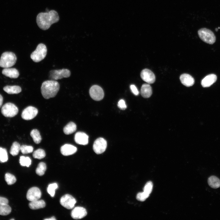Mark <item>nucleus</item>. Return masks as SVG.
<instances>
[{
	"label": "nucleus",
	"mask_w": 220,
	"mask_h": 220,
	"mask_svg": "<svg viewBox=\"0 0 220 220\" xmlns=\"http://www.w3.org/2000/svg\"><path fill=\"white\" fill-rule=\"evenodd\" d=\"M59 17L58 13L54 10L48 12H41L36 17V23L39 28L46 30L50 28L51 25L58 22Z\"/></svg>",
	"instance_id": "nucleus-1"
},
{
	"label": "nucleus",
	"mask_w": 220,
	"mask_h": 220,
	"mask_svg": "<svg viewBox=\"0 0 220 220\" xmlns=\"http://www.w3.org/2000/svg\"><path fill=\"white\" fill-rule=\"evenodd\" d=\"M60 89L59 83L54 80L44 82L41 87V92L43 97L46 99L54 97Z\"/></svg>",
	"instance_id": "nucleus-2"
},
{
	"label": "nucleus",
	"mask_w": 220,
	"mask_h": 220,
	"mask_svg": "<svg viewBox=\"0 0 220 220\" xmlns=\"http://www.w3.org/2000/svg\"><path fill=\"white\" fill-rule=\"evenodd\" d=\"M16 59V56L14 53L9 52H4L0 58V67L5 68H10L15 64Z\"/></svg>",
	"instance_id": "nucleus-3"
},
{
	"label": "nucleus",
	"mask_w": 220,
	"mask_h": 220,
	"mask_svg": "<svg viewBox=\"0 0 220 220\" xmlns=\"http://www.w3.org/2000/svg\"><path fill=\"white\" fill-rule=\"evenodd\" d=\"M47 52L46 47L43 43H40L35 50L31 54L30 57L35 62H38L43 60L46 57Z\"/></svg>",
	"instance_id": "nucleus-4"
},
{
	"label": "nucleus",
	"mask_w": 220,
	"mask_h": 220,
	"mask_svg": "<svg viewBox=\"0 0 220 220\" xmlns=\"http://www.w3.org/2000/svg\"><path fill=\"white\" fill-rule=\"evenodd\" d=\"M200 38L204 42L209 44H213L215 41L216 37L214 33L206 28H202L198 31Z\"/></svg>",
	"instance_id": "nucleus-5"
},
{
	"label": "nucleus",
	"mask_w": 220,
	"mask_h": 220,
	"mask_svg": "<svg viewBox=\"0 0 220 220\" xmlns=\"http://www.w3.org/2000/svg\"><path fill=\"white\" fill-rule=\"evenodd\" d=\"M1 111L2 114L5 117H12L17 114L18 109L14 104L9 102L5 104L2 106Z\"/></svg>",
	"instance_id": "nucleus-6"
},
{
	"label": "nucleus",
	"mask_w": 220,
	"mask_h": 220,
	"mask_svg": "<svg viewBox=\"0 0 220 220\" xmlns=\"http://www.w3.org/2000/svg\"><path fill=\"white\" fill-rule=\"evenodd\" d=\"M71 75L70 71L67 69L52 70L50 72V77L52 80H57L68 78Z\"/></svg>",
	"instance_id": "nucleus-7"
},
{
	"label": "nucleus",
	"mask_w": 220,
	"mask_h": 220,
	"mask_svg": "<svg viewBox=\"0 0 220 220\" xmlns=\"http://www.w3.org/2000/svg\"><path fill=\"white\" fill-rule=\"evenodd\" d=\"M91 97L94 100L99 101L103 99L104 93L102 89L99 86L94 85L92 86L89 90Z\"/></svg>",
	"instance_id": "nucleus-8"
},
{
	"label": "nucleus",
	"mask_w": 220,
	"mask_h": 220,
	"mask_svg": "<svg viewBox=\"0 0 220 220\" xmlns=\"http://www.w3.org/2000/svg\"><path fill=\"white\" fill-rule=\"evenodd\" d=\"M107 146V143L106 140L103 138H99L94 141L93 149L96 154H101L105 151Z\"/></svg>",
	"instance_id": "nucleus-9"
},
{
	"label": "nucleus",
	"mask_w": 220,
	"mask_h": 220,
	"mask_svg": "<svg viewBox=\"0 0 220 220\" xmlns=\"http://www.w3.org/2000/svg\"><path fill=\"white\" fill-rule=\"evenodd\" d=\"M76 202L75 198L68 194L63 196L60 200V203L61 205L68 209L73 208Z\"/></svg>",
	"instance_id": "nucleus-10"
},
{
	"label": "nucleus",
	"mask_w": 220,
	"mask_h": 220,
	"mask_svg": "<svg viewBox=\"0 0 220 220\" xmlns=\"http://www.w3.org/2000/svg\"><path fill=\"white\" fill-rule=\"evenodd\" d=\"M38 113V109L29 106L24 109L21 114V117L24 119L29 120L35 117Z\"/></svg>",
	"instance_id": "nucleus-11"
},
{
	"label": "nucleus",
	"mask_w": 220,
	"mask_h": 220,
	"mask_svg": "<svg viewBox=\"0 0 220 220\" xmlns=\"http://www.w3.org/2000/svg\"><path fill=\"white\" fill-rule=\"evenodd\" d=\"M140 76L142 79L148 84H152L156 80L154 73L148 69H143L141 72Z\"/></svg>",
	"instance_id": "nucleus-12"
},
{
	"label": "nucleus",
	"mask_w": 220,
	"mask_h": 220,
	"mask_svg": "<svg viewBox=\"0 0 220 220\" xmlns=\"http://www.w3.org/2000/svg\"><path fill=\"white\" fill-rule=\"evenodd\" d=\"M41 196V192L38 187H34L30 188L28 191L26 195L28 200L32 201L39 199Z\"/></svg>",
	"instance_id": "nucleus-13"
},
{
	"label": "nucleus",
	"mask_w": 220,
	"mask_h": 220,
	"mask_svg": "<svg viewBox=\"0 0 220 220\" xmlns=\"http://www.w3.org/2000/svg\"><path fill=\"white\" fill-rule=\"evenodd\" d=\"M87 214L86 209L80 207H75L72 211L71 215L72 218L75 219H81L86 216Z\"/></svg>",
	"instance_id": "nucleus-14"
},
{
	"label": "nucleus",
	"mask_w": 220,
	"mask_h": 220,
	"mask_svg": "<svg viewBox=\"0 0 220 220\" xmlns=\"http://www.w3.org/2000/svg\"><path fill=\"white\" fill-rule=\"evenodd\" d=\"M88 136L85 133L82 132H77L74 137L76 143L83 145H86L88 143Z\"/></svg>",
	"instance_id": "nucleus-15"
},
{
	"label": "nucleus",
	"mask_w": 220,
	"mask_h": 220,
	"mask_svg": "<svg viewBox=\"0 0 220 220\" xmlns=\"http://www.w3.org/2000/svg\"><path fill=\"white\" fill-rule=\"evenodd\" d=\"M77 148L74 146L68 144H66L62 146L61 148V154L65 156L72 155L76 152Z\"/></svg>",
	"instance_id": "nucleus-16"
},
{
	"label": "nucleus",
	"mask_w": 220,
	"mask_h": 220,
	"mask_svg": "<svg viewBox=\"0 0 220 220\" xmlns=\"http://www.w3.org/2000/svg\"><path fill=\"white\" fill-rule=\"evenodd\" d=\"M180 79L182 84L187 87L192 86L195 82L193 78L187 74L185 73L181 75Z\"/></svg>",
	"instance_id": "nucleus-17"
},
{
	"label": "nucleus",
	"mask_w": 220,
	"mask_h": 220,
	"mask_svg": "<svg viewBox=\"0 0 220 220\" xmlns=\"http://www.w3.org/2000/svg\"><path fill=\"white\" fill-rule=\"evenodd\" d=\"M217 79V76L215 74L209 75L202 80L201 84L204 87H209L216 81Z\"/></svg>",
	"instance_id": "nucleus-18"
},
{
	"label": "nucleus",
	"mask_w": 220,
	"mask_h": 220,
	"mask_svg": "<svg viewBox=\"0 0 220 220\" xmlns=\"http://www.w3.org/2000/svg\"><path fill=\"white\" fill-rule=\"evenodd\" d=\"M2 73L5 76L11 78H16L19 75L18 71L13 68H5L2 70Z\"/></svg>",
	"instance_id": "nucleus-19"
},
{
	"label": "nucleus",
	"mask_w": 220,
	"mask_h": 220,
	"mask_svg": "<svg viewBox=\"0 0 220 220\" xmlns=\"http://www.w3.org/2000/svg\"><path fill=\"white\" fill-rule=\"evenodd\" d=\"M141 94L142 97L145 98L149 97L152 94V88L149 84H143L141 89Z\"/></svg>",
	"instance_id": "nucleus-20"
},
{
	"label": "nucleus",
	"mask_w": 220,
	"mask_h": 220,
	"mask_svg": "<svg viewBox=\"0 0 220 220\" xmlns=\"http://www.w3.org/2000/svg\"><path fill=\"white\" fill-rule=\"evenodd\" d=\"M46 206V203L43 200H37L32 201L29 203V207L33 210H35L43 208Z\"/></svg>",
	"instance_id": "nucleus-21"
},
{
	"label": "nucleus",
	"mask_w": 220,
	"mask_h": 220,
	"mask_svg": "<svg viewBox=\"0 0 220 220\" xmlns=\"http://www.w3.org/2000/svg\"><path fill=\"white\" fill-rule=\"evenodd\" d=\"M5 91L9 94H17L21 91V87L18 86H7L3 88Z\"/></svg>",
	"instance_id": "nucleus-22"
},
{
	"label": "nucleus",
	"mask_w": 220,
	"mask_h": 220,
	"mask_svg": "<svg viewBox=\"0 0 220 220\" xmlns=\"http://www.w3.org/2000/svg\"><path fill=\"white\" fill-rule=\"evenodd\" d=\"M208 183L209 185L213 188L216 189L220 187V180L215 176H212L209 178Z\"/></svg>",
	"instance_id": "nucleus-23"
},
{
	"label": "nucleus",
	"mask_w": 220,
	"mask_h": 220,
	"mask_svg": "<svg viewBox=\"0 0 220 220\" xmlns=\"http://www.w3.org/2000/svg\"><path fill=\"white\" fill-rule=\"evenodd\" d=\"M76 130V126L74 122H71L68 123L64 128V133L67 135L72 134Z\"/></svg>",
	"instance_id": "nucleus-24"
},
{
	"label": "nucleus",
	"mask_w": 220,
	"mask_h": 220,
	"mask_svg": "<svg viewBox=\"0 0 220 220\" xmlns=\"http://www.w3.org/2000/svg\"><path fill=\"white\" fill-rule=\"evenodd\" d=\"M30 135L35 143L38 144L41 142L42 138L40 133L38 130L35 129L32 130L30 133Z\"/></svg>",
	"instance_id": "nucleus-25"
},
{
	"label": "nucleus",
	"mask_w": 220,
	"mask_h": 220,
	"mask_svg": "<svg viewBox=\"0 0 220 220\" xmlns=\"http://www.w3.org/2000/svg\"><path fill=\"white\" fill-rule=\"evenodd\" d=\"M20 144L16 141L14 142L11 146L10 153L12 156H14L17 155L20 150Z\"/></svg>",
	"instance_id": "nucleus-26"
},
{
	"label": "nucleus",
	"mask_w": 220,
	"mask_h": 220,
	"mask_svg": "<svg viewBox=\"0 0 220 220\" xmlns=\"http://www.w3.org/2000/svg\"><path fill=\"white\" fill-rule=\"evenodd\" d=\"M11 208L8 204H0V215H6L9 214Z\"/></svg>",
	"instance_id": "nucleus-27"
},
{
	"label": "nucleus",
	"mask_w": 220,
	"mask_h": 220,
	"mask_svg": "<svg viewBox=\"0 0 220 220\" xmlns=\"http://www.w3.org/2000/svg\"><path fill=\"white\" fill-rule=\"evenodd\" d=\"M46 169V166L45 163L41 162L38 164L36 169V173L39 176H42L44 174Z\"/></svg>",
	"instance_id": "nucleus-28"
},
{
	"label": "nucleus",
	"mask_w": 220,
	"mask_h": 220,
	"mask_svg": "<svg viewBox=\"0 0 220 220\" xmlns=\"http://www.w3.org/2000/svg\"><path fill=\"white\" fill-rule=\"evenodd\" d=\"M46 153L42 149L39 148L35 151L33 153V156L34 158L41 159L45 157Z\"/></svg>",
	"instance_id": "nucleus-29"
},
{
	"label": "nucleus",
	"mask_w": 220,
	"mask_h": 220,
	"mask_svg": "<svg viewBox=\"0 0 220 220\" xmlns=\"http://www.w3.org/2000/svg\"><path fill=\"white\" fill-rule=\"evenodd\" d=\"M8 160V156L6 149L0 147V162L4 163Z\"/></svg>",
	"instance_id": "nucleus-30"
},
{
	"label": "nucleus",
	"mask_w": 220,
	"mask_h": 220,
	"mask_svg": "<svg viewBox=\"0 0 220 220\" xmlns=\"http://www.w3.org/2000/svg\"><path fill=\"white\" fill-rule=\"evenodd\" d=\"M19 162L21 166L28 167L31 164V160L28 157L21 156L20 157Z\"/></svg>",
	"instance_id": "nucleus-31"
},
{
	"label": "nucleus",
	"mask_w": 220,
	"mask_h": 220,
	"mask_svg": "<svg viewBox=\"0 0 220 220\" xmlns=\"http://www.w3.org/2000/svg\"><path fill=\"white\" fill-rule=\"evenodd\" d=\"M5 178L6 181L9 185L14 184L16 180L15 176L9 173H6L5 174Z\"/></svg>",
	"instance_id": "nucleus-32"
},
{
	"label": "nucleus",
	"mask_w": 220,
	"mask_h": 220,
	"mask_svg": "<svg viewBox=\"0 0 220 220\" xmlns=\"http://www.w3.org/2000/svg\"><path fill=\"white\" fill-rule=\"evenodd\" d=\"M58 187V185L56 183H53L50 184L47 188V190L49 194L51 196H54L55 190Z\"/></svg>",
	"instance_id": "nucleus-33"
},
{
	"label": "nucleus",
	"mask_w": 220,
	"mask_h": 220,
	"mask_svg": "<svg viewBox=\"0 0 220 220\" xmlns=\"http://www.w3.org/2000/svg\"><path fill=\"white\" fill-rule=\"evenodd\" d=\"M153 187V184L151 181L146 183L143 188V192L149 195L151 193Z\"/></svg>",
	"instance_id": "nucleus-34"
},
{
	"label": "nucleus",
	"mask_w": 220,
	"mask_h": 220,
	"mask_svg": "<svg viewBox=\"0 0 220 220\" xmlns=\"http://www.w3.org/2000/svg\"><path fill=\"white\" fill-rule=\"evenodd\" d=\"M33 150V147L31 146L22 145L20 147L21 152L23 154H27L32 152Z\"/></svg>",
	"instance_id": "nucleus-35"
},
{
	"label": "nucleus",
	"mask_w": 220,
	"mask_h": 220,
	"mask_svg": "<svg viewBox=\"0 0 220 220\" xmlns=\"http://www.w3.org/2000/svg\"><path fill=\"white\" fill-rule=\"evenodd\" d=\"M149 195L146 194L144 192H140L138 193L136 196L137 199L141 201H144L148 198Z\"/></svg>",
	"instance_id": "nucleus-36"
},
{
	"label": "nucleus",
	"mask_w": 220,
	"mask_h": 220,
	"mask_svg": "<svg viewBox=\"0 0 220 220\" xmlns=\"http://www.w3.org/2000/svg\"><path fill=\"white\" fill-rule=\"evenodd\" d=\"M117 105L118 107L122 110H124L127 108L125 101L123 99H121L119 101Z\"/></svg>",
	"instance_id": "nucleus-37"
},
{
	"label": "nucleus",
	"mask_w": 220,
	"mask_h": 220,
	"mask_svg": "<svg viewBox=\"0 0 220 220\" xmlns=\"http://www.w3.org/2000/svg\"><path fill=\"white\" fill-rule=\"evenodd\" d=\"M130 89L133 93L135 95H138L139 92L136 86L134 85H131L130 86Z\"/></svg>",
	"instance_id": "nucleus-38"
},
{
	"label": "nucleus",
	"mask_w": 220,
	"mask_h": 220,
	"mask_svg": "<svg viewBox=\"0 0 220 220\" xmlns=\"http://www.w3.org/2000/svg\"><path fill=\"white\" fill-rule=\"evenodd\" d=\"M8 200L6 198L0 196V204H8Z\"/></svg>",
	"instance_id": "nucleus-39"
},
{
	"label": "nucleus",
	"mask_w": 220,
	"mask_h": 220,
	"mask_svg": "<svg viewBox=\"0 0 220 220\" xmlns=\"http://www.w3.org/2000/svg\"><path fill=\"white\" fill-rule=\"evenodd\" d=\"M3 97L2 96L1 94H0V108L2 105L3 102Z\"/></svg>",
	"instance_id": "nucleus-40"
},
{
	"label": "nucleus",
	"mask_w": 220,
	"mask_h": 220,
	"mask_svg": "<svg viewBox=\"0 0 220 220\" xmlns=\"http://www.w3.org/2000/svg\"><path fill=\"white\" fill-rule=\"evenodd\" d=\"M45 220H55L56 219L54 216H53L51 217L50 218H46L44 219Z\"/></svg>",
	"instance_id": "nucleus-41"
},
{
	"label": "nucleus",
	"mask_w": 220,
	"mask_h": 220,
	"mask_svg": "<svg viewBox=\"0 0 220 220\" xmlns=\"http://www.w3.org/2000/svg\"><path fill=\"white\" fill-rule=\"evenodd\" d=\"M14 220V219H10V220Z\"/></svg>",
	"instance_id": "nucleus-42"
}]
</instances>
